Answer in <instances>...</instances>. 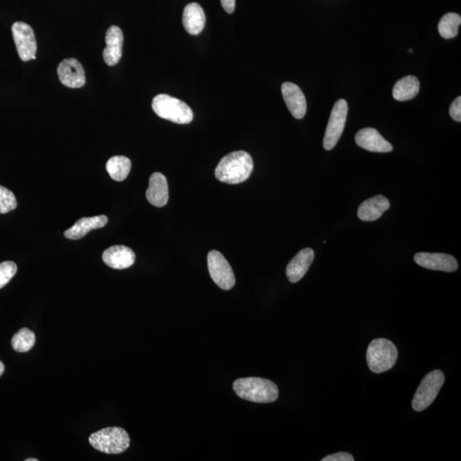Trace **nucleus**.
I'll list each match as a JSON object with an SVG mask.
<instances>
[{
  "label": "nucleus",
  "instance_id": "1",
  "mask_svg": "<svg viewBox=\"0 0 461 461\" xmlns=\"http://www.w3.org/2000/svg\"><path fill=\"white\" fill-rule=\"evenodd\" d=\"M253 168V159L249 153L233 152L220 161L216 169V177L221 182L237 185L250 178Z\"/></svg>",
  "mask_w": 461,
  "mask_h": 461
},
{
  "label": "nucleus",
  "instance_id": "2",
  "mask_svg": "<svg viewBox=\"0 0 461 461\" xmlns=\"http://www.w3.org/2000/svg\"><path fill=\"white\" fill-rule=\"evenodd\" d=\"M235 394L256 403H273L279 397V388L270 380L250 377L238 378L233 386Z\"/></svg>",
  "mask_w": 461,
  "mask_h": 461
},
{
  "label": "nucleus",
  "instance_id": "3",
  "mask_svg": "<svg viewBox=\"0 0 461 461\" xmlns=\"http://www.w3.org/2000/svg\"><path fill=\"white\" fill-rule=\"evenodd\" d=\"M89 443L97 451L109 455H119L130 446L127 431L120 427H107L90 435Z\"/></svg>",
  "mask_w": 461,
  "mask_h": 461
},
{
  "label": "nucleus",
  "instance_id": "4",
  "mask_svg": "<svg viewBox=\"0 0 461 461\" xmlns=\"http://www.w3.org/2000/svg\"><path fill=\"white\" fill-rule=\"evenodd\" d=\"M397 358H398V350L390 340L374 339L371 341L367 348V366L375 373H382L391 369L395 366Z\"/></svg>",
  "mask_w": 461,
  "mask_h": 461
},
{
  "label": "nucleus",
  "instance_id": "5",
  "mask_svg": "<svg viewBox=\"0 0 461 461\" xmlns=\"http://www.w3.org/2000/svg\"><path fill=\"white\" fill-rule=\"evenodd\" d=\"M152 110L158 117L178 124H188L194 120V112L185 102L166 94L153 98Z\"/></svg>",
  "mask_w": 461,
  "mask_h": 461
},
{
  "label": "nucleus",
  "instance_id": "6",
  "mask_svg": "<svg viewBox=\"0 0 461 461\" xmlns=\"http://www.w3.org/2000/svg\"><path fill=\"white\" fill-rule=\"evenodd\" d=\"M444 381H445V377H444L442 371L434 370L427 374L422 380L413 396L412 406L414 411L422 412L429 408L437 398Z\"/></svg>",
  "mask_w": 461,
  "mask_h": 461
},
{
  "label": "nucleus",
  "instance_id": "7",
  "mask_svg": "<svg viewBox=\"0 0 461 461\" xmlns=\"http://www.w3.org/2000/svg\"><path fill=\"white\" fill-rule=\"evenodd\" d=\"M348 111L349 106L344 100L337 101L333 106L323 141V147L327 151H331L339 142L344 129Z\"/></svg>",
  "mask_w": 461,
  "mask_h": 461
},
{
  "label": "nucleus",
  "instance_id": "8",
  "mask_svg": "<svg viewBox=\"0 0 461 461\" xmlns=\"http://www.w3.org/2000/svg\"><path fill=\"white\" fill-rule=\"evenodd\" d=\"M208 267L211 279L221 289L229 290L233 288L236 280H235L233 268L221 252L209 251Z\"/></svg>",
  "mask_w": 461,
  "mask_h": 461
},
{
  "label": "nucleus",
  "instance_id": "9",
  "mask_svg": "<svg viewBox=\"0 0 461 461\" xmlns=\"http://www.w3.org/2000/svg\"><path fill=\"white\" fill-rule=\"evenodd\" d=\"M11 31L20 58L23 62L36 60L37 43L33 28L23 21H16L12 25Z\"/></svg>",
  "mask_w": 461,
  "mask_h": 461
},
{
  "label": "nucleus",
  "instance_id": "10",
  "mask_svg": "<svg viewBox=\"0 0 461 461\" xmlns=\"http://www.w3.org/2000/svg\"><path fill=\"white\" fill-rule=\"evenodd\" d=\"M58 75L62 84L70 88H80L85 84V73L75 58L64 59L58 67Z\"/></svg>",
  "mask_w": 461,
  "mask_h": 461
},
{
  "label": "nucleus",
  "instance_id": "11",
  "mask_svg": "<svg viewBox=\"0 0 461 461\" xmlns=\"http://www.w3.org/2000/svg\"><path fill=\"white\" fill-rule=\"evenodd\" d=\"M413 259L418 266L430 270L452 272L458 269V263L450 255L420 252L414 255Z\"/></svg>",
  "mask_w": 461,
  "mask_h": 461
},
{
  "label": "nucleus",
  "instance_id": "12",
  "mask_svg": "<svg viewBox=\"0 0 461 461\" xmlns=\"http://www.w3.org/2000/svg\"><path fill=\"white\" fill-rule=\"evenodd\" d=\"M106 47L102 51L104 61L109 66H115L122 55L123 33L117 26H111L105 34Z\"/></svg>",
  "mask_w": 461,
  "mask_h": 461
},
{
  "label": "nucleus",
  "instance_id": "13",
  "mask_svg": "<svg viewBox=\"0 0 461 461\" xmlns=\"http://www.w3.org/2000/svg\"><path fill=\"white\" fill-rule=\"evenodd\" d=\"M356 142L359 147L369 152L386 153L393 151L392 144L384 139L379 132L373 127L363 128L358 131Z\"/></svg>",
  "mask_w": 461,
  "mask_h": 461
},
{
  "label": "nucleus",
  "instance_id": "14",
  "mask_svg": "<svg viewBox=\"0 0 461 461\" xmlns=\"http://www.w3.org/2000/svg\"><path fill=\"white\" fill-rule=\"evenodd\" d=\"M284 100L290 112L296 119L304 117L307 111V102L304 94L296 84L285 83L281 87Z\"/></svg>",
  "mask_w": 461,
  "mask_h": 461
},
{
  "label": "nucleus",
  "instance_id": "15",
  "mask_svg": "<svg viewBox=\"0 0 461 461\" xmlns=\"http://www.w3.org/2000/svg\"><path fill=\"white\" fill-rule=\"evenodd\" d=\"M135 258L134 252L124 245L111 246L102 253V260L107 266L119 270L132 266Z\"/></svg>",
  "mask_w": 461,
  "mask_h": 461
},
{
  "label": "nucleus",
  "instance_id": "16",
  "mask_svg": "<svg viewBox=\"0 0 461 461\" xmlns=\"http://www.w3.org/2000/svg\"><path fill=\"white\" fill-rule=\"evenodd\" d=\"M314 259V252L310 248L299 251L286 267V276L290 282L297 283L301 280L309 270Z\"/></svg>",
  "mask_w": 461,
  "mask_h": 461
},
{
  "label": "nucleus",
  "instance_id": "17",
  "mask_svg": "<svg viewBox=\"0 0 461 461\" xmlns=\"http://www.w3.org/2000/svg\"><path fill=\"white\" fill-rule=\"evenodd\" d=\"M169 185L164 174L154 173L149 181L147 198L154 206L161 208L168 203Z\"/></svg>",
  "mask_w": 461,
  "mask_h": 461
},
{
  "label": "nucleus",
  "instance_id": "18",
  "mask_svg": "<svg viewBox=\"0 0 461 461\" xmlns=\"http://www.w3.org/2000/svg\"><path fill=\"white\" fill-rule=\"evenodd\" d=\"M107 223H108V217L106 216L81 218L72 228L64 232V236L71 240H78L91 231L104 228Z\"/></svg>",
  "mask_w": 461,
  "mask_h": 461
},
{
  "label": "nucleus",
  "instance_id": "19",
  "mask_svg": "<svg viewBox=\"0 0 461 461\" xmlns=\"http://www.w3.org/2000/svg\"><path fill=\"white\" fill-rule=\"evenodd\" d=\"M391 207L390 201L386 196L378 195L363 202L358 208V217L363 221L378 220Z\"/></svg>",
  "mask_w": 461,
  "mask_h": 461
},
{
  "label": "nucleus",
  "instance_id": "20",
  "mask_svg": "<svg viewBox=\"0 0 461 461\" xmlns=\"http://www.w3.org/2000/svg\"><path fill=\"white\" fill-rule=\"evenodd\" d=\"M205 14L203 8L196 3L187 4L183 12L182 23L187 33L196 36L203 31L205 25Z\"/></svg>",
  "mask_w": 461,
  "mask_h": 461
},
{
  "label": "nucleus",
  "instance_id": "21",
  "mask_svg": "<svg viewBox=\"0 0 461 461\" xmlns=\"http://www.w3.org/2000/svg\"><path fill=\"white\" fill-rule=\"evenodd\" d=\"M420 92V80L417 77L408 75L400 79L393 88V97L397 101L413 100Z\"/></svg>",
  "mask_w": 461,
  "mask_h": 461
},
{
  "label": "nucleus",
  "instance_id": "22",
  "mask_svg": "<svg viewBox=\"0 0 461 461\" xmlns=\"http://www.w3.org/2000/svg\"><path fill=\"white\" fill-rule=\"evenodd\" d=\"M131 168L132 162L129 158L123 156L111 157L106 164L107 172L115 181H123L126 179Z\"/></svg>",
  "mask_w": 461,
  "mask_h": 461
},
{
  "label": "nucleus",
  "instance_id": "23",
  "mask_svg": "<svg viewBox=\"0 0 461 461\" xmlns=\"http://www.w3.org/2000/svg\"><path fill=\"white\" fill-rule=\"evenodd\" d=\"M461 23V17L456 13H447L440 20L438 31L440 36L447 40L458 36L459 27Z\"/></svg>",
  "mask_w": 461,
  "mask_h": 461
},
{
  "label": "nucleus",
  "instance_id": "24",
  "mask_svg": "<svg viewBox=\"0 0 461 461\" xmlns=\"http://www.w3.org/2000/svg\"><path fill=\"white\" fill-rule=\"evenodd\" d=\"M36 334L28 328H21L12 337L11 345L15 351L18 353H26L33 349L36 344Z\"/></svg>",
  "mask_w": 461,
  "mask_h": 461
},
{
  "label": "nucleus",
  "instance_id": "25",
  "mask_svg": "<svg viewBox=\"0 0 461 461\" xmlns=\"http://www.w3.org/2000/svg\"><path fill=\"white\" fill-rule=\"evenodd\" d=\"M17 206L14 194L7 188L0 186V213H6Z\"/></svg>",
  "mask_w": 461,
  "mask_h": 461
},
{
  "label": "nucleus",
  "instance_id": "26",
  "mask_svg": "<svg viewBox=\"0 0 461 461\" xmlns=\"http://www.w3.org/2000/svg\"><path fill=\"white\" fill-rule=\"evenodd\" d=\"M17 272V267L15 263L4 262L0 263V289L6 286L10 282Z\"/></svg>",
  "mask_w": 461,
  "mask_h": 461
},
{
  "label": "nucleus",
  "instance_id": "27",
  "mask_svg": "<svg viewBox=\"0 0 461 461\" xmlns=\"http://www.w3.org/2000/svg\"><path fill=\"white\" fill-rule=\"evenodd\" d=\"M450 117L455 120V121L460 122H461V97L459 96L456 100L452 102L450 108Z\"/></svg>",
  "mask_w": 461,
  "mask_h": 461
},
{
  "label": "nucleus",
  "instance_id": "28",
  "mask_svg": "<svg viewBox=\"0 0 461 461\" xmlns=\"http://www.w3.org/2000/svg\"><path fill=\"white\" fill-rule=\"evenodd\" d=\"M354 459L352 455H350L349 454V452H337V454L328 455L327 457H324V459H322V461H354Z\"/></svg>",
  "mask_w": 461,
  "mask_h": 461
},
{
  "label": "nucleus",
  "instance_id": "29",
  "mask_svg": "<svg viewBox=\"0 0 461 461\" xmlns=\"http://www.w3.org/2000/svg\"><path fill=\"white\" fill-rule=\"evenodd\" d=\"M221 6L223 7L224 10L232 14L235 10V6H236V0H221Z\"/></svg>",
  "mask_w": 461,
  "mask_h": 461
},
{
  "label": "nucleus",
  "instance_id": "30",
  "mask_svg": "<svg viewBox=\"0 0 461 461\" xmlns=\"http://www.w3.org/2000/svg\"><path fill=\"white\" fill-rule=\"evenodd\" d=\"M4 373V363L1 361H0V377H1Z\"/></svg>",
  "mask_w": 461,
  "mask_h": 461
},
{
  "label": "nucleus",
  "instance_id": "31",
  "mask_svg": "<svg viewBox=\"0 0 461 461\" xmlns=\"http://www.w3.org/2000/svg\"><path fill=\"white\" fill-rule=\"evenodd\" d=\"M26 461H38V459L30 458V459L26 460Z\"/></svg>",
  "mask_w": 461,
  "mask_h": 461
}]
</instances>
